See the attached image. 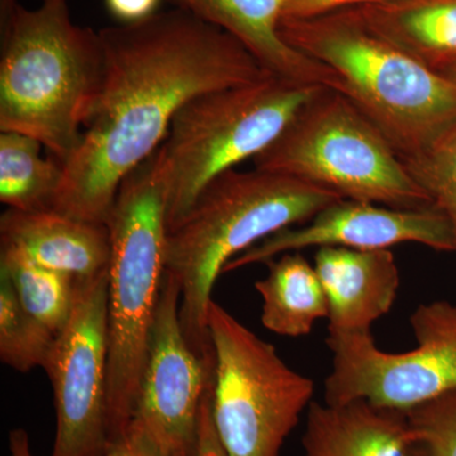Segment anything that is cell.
Wrapping results in <instances>:
<instances>
[{"label":"cell","instance_id":"13","mask_svg":"<svg viewBox=\"0 0 456 456\" xmlns=\"http://www.w3.org/2000/svg\"><path fill=\"white\" fill-rule=\"evenodd\" d=\"M314 269L329 303V334H371L397 298L401 275L389 248H318Z\"/></svg>","mask_w":456,"mask_h":456},{"label":"cell","instance_id":"22","mask_svg":"<svg viewBox=\"0 0 456 456\" xmlns=\"http://www.w3.org/2000/svg\"><path fill=\"white\" fill-rule=\"evenodd\" d=\"M401 159L432 206L448 217L456 233V123L422 151Z\"/></svg>","mask_w":456,"mask_h":456},{"label":"cell","instance_id":"4","mask_svg":"<svg viewBox=\"0 0 456 456\" xmlns=\"http://www.w3.org/2000/svg\"><path fill=\"white\" fill-rule=\"evenodd\" d=\"M283 40L331 69L341 94L383 132L401 158L456 123V86L369 27L355 7L281 18Z\"/></svg>","mask_w":456,"mask_h":456},{"label":"cell","instance_id":"7","mask_svg":"<svg viewBox=\"0 0 456 456\" xmlns=\"http://www.w3.org/2000/svg\"><path fill=\"white\" fill-rule=\"evenodd\" d=\"M322 88L268 74L188 102L160 146L167 179V230L187 215L213 179L272 145Z\"/></svg>","mask_w":456,"mask_h":456},{"label":"cell","instance_id":"20","mask_svg":"<svg viewBox=\"0 0 456 456\" xmlns=\"http://www.w3.org/2000/svg\"><path fill=\"white\" fill-rule=\"evenodd\" d=\"M0 273L7 275L20 305L53 335L64 331L73 314L79 283L38 265L13 248H0Z\"/></svg>","mask_w":456,"mask_h":456},{"label":"cell","instance_id":"26","mask_svg":"<svg viewBox=\"0 0 456 456\" xmlns=\"http://www.w3.org/2000/svg\"><path fill=\"white\" fill-rule=\"evenodd\" d=\"M104 456H171L139 426L131 424L118 443Z\"/></svg>","mask_w":456,"mask_h":456},{"label":"cell","instance_id":"17","mask_svg":"<svg viewBox=\"0 0 456 456\" xmlns=\"http://www.w3.org/2000/svg\"><path fill=\"white\" fill-rule=\"evenodd\" d=\"M355 8L373 31L432 70L456 60V0H386Z\"/></svg>","mask_w":456,"mask_h":456},{"label":"cell","instance_id":"25","mask_svg":"<svg viewBox=\"0 0 456 456\" xmlns=\"http://www.w3.org/2000/svg\"><path fill=\"white\" fill-rule=\"evenodd\" d=\"M379 2L386 0H284L281 18H308L338 9L359 7Z\"/></svg>","mask_w":456,"mask_h":456},{"label":"cell","instance_id":"21","mask_svg":"<svg viewBox=\"0 0 456 456\" xmlns=\"http://www.w3.org/2000/svg\"><path fill=\"white\" fill-rule=\"evenodd\" d=\"M57 336L20 305L7 275L0 273V359L20 373L49 364Z\"/></svg>","mask_w":456,"mask_h":456},{"label":"cell","instance_id":"12","mask_svg":"<svg viewBox=\"0 0 456 456\" xmlns=\"http://www.w3.org/2000/svg\"><path fill=\"white\" fill-rule=\"evenodd\" d=\"M425 245L446 253H456V233L445 215L434 206L398 209L380 204L340 200L330 204L299 226L288 227L261 240L230 261L224 273L265 264L279 255L308 248L382 250L399 244Z\"/></svg>","mask_w":456,"mask_h":456},{"label":"cell","instance_id":"10","mask_svg":"<svg viewBox=\"0 0 456 456\" xmlns=\"http://www.w3.org/2000/svg\"><path fill=\"white\" fill-rule=\"evenodd\" d=\"M108 272L79 284L73 314L57 336L49 364L56 435L51 456H104L108 419Z\"/></svg>","mask_w":456,"mask_h":456},{"label":"cell","instance_id":"6","mask_svg":"<svg viewBox=\"0 0 456 456\" xmlns=\"http://www.w3.org/2000/svg\"><path fill=\"white\" fill-rule=\"evenodd\" d=\"M253 161L255 169L293 176L344 200L398 209L432 206L383 132L330 88L307 102Z\"/></svg>","mask_w":456,"mask_h":456},{"label":"cell","instance_id":"29","mask_svg":"<svg viewBox=\"0 0 456 456\" xmlns=\"http://www.w3.org/2000/svg\"><path fill=\"white\" fill-rule=\"evenodd\" d=\"M437 73L443 75L444 77H446V79L456 86V60L440 68Z\"/></svg>","mask_w":456,"mask_h":456},{"label":"cell","instance_id":"28","mask_svg":"<svg viewBox=\"0 0 456 456\" xmlns=\"http://www.w3.org/2000/svg\"><path fill=\"white\" fill-rule=\"evenodd\" d=\"M9 452L11 456H33L28 432L23 428L12 430L9 434Z\"/></svg>","mask_w":456,"mask_h":456},{"label":"cell","instance_id":"15","mask_svg":"<svg viewBox=\"0 0 456 456\" xmlns=\"http://www.w3.org/2000/svg\"><path fill=\"white\" fill-rule=\"evenodd\" d=\"M235 37L264 70L292 82L340 92L338 75L299 53L279 32L284 0H167Z\"/></svg>","mask_w":456,"mask_h":456},{"label":"cell","instance_id":"19","mask_svg":"<svg viewBox=\"0 0 456 456\" xmlns=\"http://www.w3.org/2000/svg\"><path fill=\"white\" fill-rule=\"evenodd\" d=\"M40 141L20 132H0V202L17 211L53 209L64 165L44 158Z\"/></svg>","mask_w":456,"mask_h":456},{"label":"cell","instance_id":"2","mask_svg":"<svg viewBox=\"0 0 456 456\" xmlns=\"http://www.w3.org/2000/svg\"><path fill=\"white\" fill-rule=\"evenodd\" d=\"M344 198L311 183L270 173L231 169L200 191L187 215L167 230L164 266L182 288L180 322L189 346L215 358L207 314L224 266L261 240L299 226Z\"/></svg>","mask_w":456,"mask_h":456},{"label":"cell","instance_id":"9","mask_svg":"<svg viewBox=\"0 0 456 456\" xmlns=\"http://www.w3.org/2000/svg\"><path fill=\"white\" fill-rule=\"evenodd\" d=\"M415 349L387 353L373 334L327 335L332 368L325 403L364 399L375 406L412 410L456 391V305L424 303L411 314Z\"/></svg>","mask_w":456,"mask_h":456},{"label":"cell","instance_id":"1","mask_svg":"<svg viewBox=\"0 0 456 456\" xmlns=\"http://www.w3.org/2000/svg\"><path fill=\"white\" fill-rule=\"evenodd\" d=\"M99 37L101 88L53 209L106 224L123 180L163 145L188 102L270 73L235 37L179 8Z\"/></svg>","mask_w":456,"mask_h":456},{"label":"cell","instance_id":"3","mask_svg":"<svg viewBox=\"0 0 456 456\" xmlns=\"http://www.w3.org/2000/svg\"><path fill=\"white\" fill-rule=\"evenodd\" d=\"M0 132L40 141L62 164L83 137L103 77L99 31L75 25L69 0L0 13Z\"/></svg>","mask_w":456,"mask_h":456},{"label":"cell","instance_id":"11","mask_svg":"<svg viewBox=\"0 0 456 456\" xmlns=\"http://www.w3.org/2000/svg\"><path fill=\"white\" fill-rule=\"evenodd\" d=\"M180 302L179 281L164 272L131 424L167 454L194 456L200 403L215 377L216 356L200 358L189 346L180 322Z\"/></svg>","mask_w":456,"mask_h":456},{"label":"cell","instance_id":"23","mask_svg":"<svg viewBox=\"0 0 456 456\" xmlns=\"http://www.w3.org/2000/svg\"><path fill=\"white\" fill-rule=\"evenodd\" d=\"M413 456H456V391L407 411Z\"/></svg>","mask_w":456,"mask_h":456},{"label":"cell","instance_id":"18","mask_svg":"<svg viewBox=\"0 0 456 456\" xmlns=\"http://www.w3.org/2000/svg\"><path fill=\"white\" fill-rule=\"evenodd\" d=\"M268 275L255 283L263 298L261 323L287 338L311 334L329 316V303L314 265L301 251L279 255L265 263Z\"/></svg>","mask_w":456,"mask_h":456},{"label":"cell","instance_id":"8","mask_svg":"<svg viewBox=\"0 0 456 456\" xmlns=\"http://www.w3.org/2000/svg\"><path fill=\"white\" fill-rule=\"evenodd\" d=\"M207 330L216 356L213 421L227 455H281L314 402V380L213 299Z\"/></svg>","mask_w":456,"mask_h":456},{"label":"cell","instance_id":"24","mask_svg":"<svg viewBox=\"0 0 456 456\" xmlns=\"http://www.w3.org/2000/svg\"><path fill=\"white\" fill-rule=\"evenodd\" d=\"M213 383H215V377H213L208 388L204 393L202 403H200L194 456H228L226 450L222 445L220 437H218L217 431H216L215 421H213Z\"/></svg>","mask_w":456,"mask_h":456},{"label":"cell","instance_id":"27","mask_svg":"<svg viewBox=\"0 0 456 456\" xmlns=\"http://www.w3.org/2000/svg\"><path fill=\"white\" fill-rule=\"evenodd\" d=\"M161 0H106L108 12L122 25L141 22L158 13Z\"/></svg>","mask_w":456,"mask_h":456},{"label":"cell","instance_id":"16","mask_svg":"<svg viewBox=\"0 0 456 456\" xmlns=\"http://www.w3.org/2000/svg\"><path fill=\"white\" fill-rule=\"evenodd\" d=\"M302 445L303 456H413L407 412L364 399L312 402Z\"/></svg>","mask_w":456,"mask_h":456},{"label":"cell","instance_id":"5","mask_svg":"<svg viewBox=\"0 0 456 456\" xmlns=\"http://www.w3.org/2000/svg\"><path fill=\"white\" fill-rule=\"evenodd\" d=\"M167 179L160 147L131 171L106 224L108 266V419L112 446L125 436L141 378L164 278Z\"/></svg>","mask_w":456,"mask_h":456},{"label":"cell","instance_id":"14","mask_svg":"<svg viewBox=\"0 0 456 456\" xmlns=\"http://www.w3.org/2000/svg\"><path fill=\"white\" fill-rule=\"evenodd\" d=\"M0 248H13L44 268L89 283L108 272L107 224L46 211L8 208L0 217Z\"/></svg>","mask_w":456,"mask_h":456}]
</instances>
